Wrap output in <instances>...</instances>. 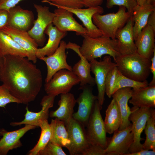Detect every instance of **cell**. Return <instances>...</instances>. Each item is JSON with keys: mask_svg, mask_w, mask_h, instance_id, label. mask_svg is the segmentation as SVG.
<instances>
[{"mask_svg": "<svg viewBox=\"0 0 155 155\" xmlns=\"http://www.w3.org/2000/svg\"><path fill=\"white\" fill-rule=\"evenodd\" d=\"M3 58L0 81L21 103L34 101L42 84L40 69L27 57L8 55Z\"/></svg>", "mask_w": 155, "mask_h": 155, "instance_id": "obj_1", "label": "cell"}, {"mask_svg": "<svg viewBox=\"0 0 155 155\" xmlns=\"http://www.w3.org/2000/svg\"><path fill=\"white\" fill-rule=\"evenodd\" d=\"M113 60L118 71L128 78L142 82L147 80L150 75V59L142 57L137 53L120 55Z\"/></svg>", "mask_w": 155, "mask_h": 155, "instance_id": "obj_2", "label": "cell"}, {"mask_svg": "<svg viewBox=\"0 0 155 155\" xmlns=\"http://www.w3.org/2000/svg\"><path fill=\"white\" fill-rule=\"evenodd\" d=\"M84 39L82 44L79 48L82 55L89 62L107 55L114 59L121 54L117 50V40L105 36L95 38L87 35H82Z\"/></svg>", "mask_w": 155, "mask_h": 155, "instance_id": "obj_3", "label": "cell"}, {"mask_svg": "<svg viewBox=\"0 0 155 155\" xmlns=\"http://www.w3.org/2000/svg\"><path fill=\"white\" fill-rule=\"evenodd\" d=\"M123 6H119L115 13L104 15L96 13L92 17L94 24L98 28L102 35L113 39L115 38L117 31L123 27L131 16Z\"/></svg>", "mask_w": 155, "mask_h": 155, "instance_id": "obj_4", "label": "cell"}, {"mask_svg": "<svg viewBox=\"0 0 155 155\" xmlns=\"http://www.w3.org/2000/svg\"><path fill=\"white\" fill-rule=\"evenodd\" d=\"M102 108L97 99L85 127L90 144L99 145L105 149L107 145V137L100 113Z\"/></svg>", "mask_w": 155, "mask_h": 155, "instance_id": "obj_5", "label": "cell"}, {"mask_svg": "<svg viewBox=\"0 0 155 155\" xmlns=\"http://www.w3.org/2000/svg\"><path fill=\"white\" fill-rule=\"evenodd\" d=\"M80 82L78 78L72 71L63 69L56 72L49 81L45 83L44 89L47 94L56 96L69 92Z\"/></svg>", "mask_w": 155, "mask_h": 155, "instance_id": "obj_6", "label": "cell"}, {"mask_svg": "<svg viewBox=\"0 0 155 155\" xmlns=\"http://www.w3.org/2000/svg\"><path fill=\"white\" fill-rule=\"evenodd\" d=\"M153 108H138L133 106L131 109L129 120L132 122V132L133 142L129 152L131 153L143 150L141 141L143 140L141 134L144 129L147 120L151 115Z\"/></svg>", "mask_w": 155, "mask_h": 155, "instance_id": "obj_7", "label": "cell"}, {"mask_svg": "<svg viewBox=\"0 0 155 155\" xmlns=\"http://www.w3.org/2000/svg\"><path fill=\"white\" fill-rule=\"evenodd\" d=\"M70 143L67 148L71 155H81L90 144L85 126L73 119L65 124Z\"/></svg>", "mask_w": 155, "mask_h": 155, "instance_id": "obj_8", "label": "cell"}, {"mask_svg": "<svg viewBox=\"0 0 155 155\" xmlns=\"http://www.w3.org/2000/svg\"><path fill=\"white\" fill-rule=\"evenodd\" d=\"M89 62L91 71L94 75L95 84L97 86V100L102 106L105 99L104 84L106 76L109 72L116 66V64L112 62L111 57L108 55L104 56L102 60L98 61L94 59Z\"/></svg>", "mask_w": 155, "mask_h": 155, "instance_id": "obj_9", "label": "cell"}, {"mask_svg": "<svg viewBox=\"0 0 155 155\" xmlns=\"http://www.w3.org/2000/svg\"><path fill=\"white\" fill-rule=\"evenodd\" d=\"M132 124L125 129H117L112 137H107V145L105 149L106 155H127L133 142Z\"/></svg>", "mask_w": 155, "mask_h": 155, "instance_id": "obj_10", "label": "cell"}, {"mask_svg": "<svg viewBox=\"0 0 155 155\" xmlns=\"http://www.w3.org/2000/svg\"><path fill=\"white\" fill-rule=\"evenodd\" d=\"M34 6L37 12V18L28 32L38 46H42L46 40L45 30L49 25L53 23L55 14L49 10L48 7L36 4Z\"/></svg>", "mask_w": 155, "mask_h": 155, "instance_id": "obj_11", "label": "cell"}, {"mask_svg": "<svg viewBox=\"0 0 155 155\" xmlns=\"http://www.w3.org/2000/svg\"><path fill=\"white\" fill-rule=\"evenodd\" d=\"M66 45L65 41L61 40L59 47L53 53L39 59L44 61L46 65L47 74L45 83L49 81L54 74L61 70L66 69L72 71V67L67 61L65 53Z\"/></svg>", "mask_w": 155, "mask_h": 155, "instance_id": "obj_12", "label": "cell"}, {"mask_svg": "<svg viewBox=\"0 0 155 155\" xmlns=\"http://www.w3.org/2000/svg\"><path fill=\"white\" fill-rule=\"evenodd\" d=\"M8 35L26 52L27 58L34 63L37 61L36 53L38 45L28 32L6 26L1 30Z\"/></svg>", "mask_w": 155, "mask_h": 155, "instance_id": "obj_13", "label": "cell"}, {"mask_svg": "<svg viewBox=\"0 0 155 155\" xmlns=\"http://www.w3.org/2000/svg\"><path fill=\"white\" fill-rule=\"evenodd\" d=\"M91 86L87 85L79 88L82 92L76 99L78 109L73 115V118L85 127L93 109L97 97L92 92Z\"/></svg>", "mask_w": 155, "mask_h": 155, "instance_id": "obj_14", "label": "cell"}, {"mask_svg": "<svg viewBox=\"0 0 155 155\" xmlns=\"http://www.w3.org/2000/svg\"><path fill=\"white\" fill-rule=\"evenodd\" d=\"M57 8L54 11L53 25L61 31L74 32L77 35H87L86 28L75 20L71 12L63 8Z\"/></svg>", "mask_w": 155, "mask_h": 155, "instance_id": "obj_15", "label": "cell"}, {"mask_svg": "<svg viewBox=\"0 0 155 155\" xmlns=\"http://www.w3.org/2000/svg\"><path fill=\"white\" fill-rule=\"evenodd\" d=\"M55 96L48 94L44 96L40 103L42 106L41 110L38 112L31 111L29 110L28 107H26L24 119L20 122H11L10 123V125L12 126H16L22 124H28L39 127L42 121L48 119L49 116V109L53 106Z\"/></svg>", "mask_w": 155, "mask_h": 155, "instance_id": "obj_16", "label": "cell"}, {"mask_svg": "<svg viewBox=\"0 0 155 155\" xmlns=\"http://www.w3.org/2000/svg\"><path fill=\"white\" fill-rule=\"evenodd\" d=\"M60 7L66 9L75 14L82 22L87 31V35L95 38L101 36L102 34L98 28L94 24L92 17L96 13L102 14L104 12V9L100 6L88 7L86 9L71 8L61 6Z\"/></svg>", "mask_w": 155, "mask_h": 155, "instance_id": "obj_17", "label": "cell"}, {"mask_svg": "<svg viewBox=\"0 0 155 155\" xmlns=\"http://www.w3.org/2000/svg\"><path fill=\"white\" fill-rule=\"evenodd\" d=\"M37 127L25 125L24 127L16 130L9 131L4 129H0V155H6L9 151L21 147L22 144L20 139L29 131Z\"/></svg>", "mask_w": 155, "mask_h": 155, "instance_id": "obj_18", "label": "cell"}, {"mask_svg": "<svg viewBox=\"0 0 155 155\" xmlns=\"http://www.w3.org/2000/svg\"><path fill=\"white\" fill-rule=\"evenodd\" d=\"M133 20L132 16L125 25L116 32L117 50L121 55L131 54L137 53L133 33Z\"/></svg>", "mask_w": 155, "mask_h": 155, "instance_id": "obj_19", "label": "cell"}, {"mask_svg": "<svg viewBox=\"0 0 155 155\" xmlns=\"http://www.w3.org/2000/svg\"><path fill=\"white\" fill-rule=\"evenodd\" d=\"M8 13L7 26L27 32L32 27L35 20L31 11L23 9L18 5L10 8Z\"/></svg>", "mask_w": 155, "mask_h": 155, "instance_id": "obj_20", "label": "cell"}, {"mask_svg": "<svg viewBox=\"0 0 155 155\" xmlns=\"http://www.w3.org/2000/svg\"><path fill=\"white\" fill-rule=\"evenodd\" d=\"M80 46L75 43L72 44L70 46V49L76 53L80 58L72 67V70L79 79V88L87 85L92 86L95 84L94 78L91 74L90 62L80 53Z\"/></svg>", "mask_w": 155, "mask_h": 155, "instance_id": "obj_21", "label": "cell"}, {"mask_svg": "<svg viewBox=\"0 0 155 155\" xmlns=\"http://www.w3.org/2000/svg\"><path fill=\"white\" fill-rule=\"evenodd\" d=\"M155 31L149 25L142 30L134 40L137 53L142 57L150 59L155 45Z\"/></svg>", "mask_w": 155, "mask_h": 155, "instance_id": "obj_22", "label": "cell"}, {"mask_svg": "<svg viewBox=\"0 0 155 155\" xmlns=\"http://www.w3.org/2000/svg\"><path fill=\"white\" fill-rule=\"evenodd\" d=\"M67 32L61 31L50 24L46 29L44 34L49 36L46 44L43 47L37 49L36 55L37 58L50 56L59 47L61 40L67 34Z\"/></svg>", "mask_w": 155, "mask_h": 155, "instance_id": "obj_23", "label": "cell"}, {"mask_svg": "<svg viewBox=\"0 0 155 155\" xmlns=\"http://www.w3.org/2000/svg\"><path fill=\"white\" fill-rule=\"evenodd\" d=\"M132 89L130 88L119 89L115 91L112 96L115 99L120 111L121 118L119 130L124 129L131 123L129 120V116L132 112L128 105V102L131 97Z\"/></svg>", "mask_w": 155, "mask_h": 155, "instance_id": "obj_24", "label": "cell"}, {"mask_svg": "<svg viewBox=\"0 0 155 155\" xmlns=\"http://www.w3.org/2000/svg\"><path fill=\"white\" fill-rule=\"evenodd\" d=\"M129 101L133 106L137 108H155V85L132 89L131 97Z\"/></svg>", "mask_w": 155, "mask_h": 155, "instance_id": "obj_25", "label": "cell"}, {"mask_svg": "<svg viewBox=\"0 0 155 155\" xmlns=\"http://www.w3.org/2000/svg\"><path fill=\"white\" fill-rule=\"evenodd\" d=\"M76 103V99L73 94L69 92L61 94L58 102L59 107L56 110L51 111L49 116L62 121L65 124L73 117Z\"/></svg>", "mask_w": 155, "mask_h": 155, "instance_id": "obj_26", "label": "cell"}, {"mask_svg": "<svg viewBox=\"0 0 155 155\" xmlns=\"http://www.w3.org/2000/svg\"><path fill=\"white\" fill-rule=\"evenodd\" d=\"M155 10V5L146 2L138 5L132 15L133 20V33L134 40L146 25L149 16Z\"/></svg>", "mask_w": 155, "mask_h": 155, "instance_id": "obj_27", "label": "cell"}, {"mask_svg": "<svg viewBox=\"0 0 155 155\" xmlns=\"http://www.w3.org/2000/svg\"><path fill=\"white\" fill-rule=\"evenodd\" d=\"M50 125L51 131L50 141L62 147L67 148L70 144V141L64 122L55 118L52 119Z\"/></svg>", "mask_w": 155, "mask_h": 155, "instance_id": "obj_28", "label": "cell"}, {"mask_svg": "<svg viewBox=\"0 0 155 155\" xmlns=\"http://www.w3.org/2000/svg\"><path fill=\"white\" fill-rule=\"evenodd\" d=\"M104 121L106 133L111 134L119 129L121 121V113L117 103L113 98L105 112Z\"/></svg>", "mask_w": 155, "mask_h": 155, "instance_id": "obj_29", "label": "cell"}, {"mask_svg": "<svg viewBox=\"0 0 155 155\" xmlns=\"http://www.w3.org/2000/svg\"><path fill=\"white\" fill-rule=\"evenodd\" d=\"M0 55L27 57L25 51L8 35L0 30Z\"/></svg>", "mask_w": 155, "mask_h": 155, "instance_id": "obj_30", "label": "cell"}, {"mask_svg": "<svg viewBox=\"0 0 155 155\" xmlns=\"http://www.w3.org/2000/svg\"><path fill=\"white\" fill-rule=\"evenodd\" d=\"M39 127L41 129L39 139L35 146L29 151V155H38L39 152L43 149L50 141L51 131L48 120L42 121L40 123Z\"/></svg>", "mask_w": 155, "mask_h": 155, "instance_id": "obj_31", "label": "cell"}, {"mask_svg": "<svg viewBox=\"0 0 155 155\" xmlns=\"http://www.w3.org/2000/svg\"><path fill=\"white\" fill-rule=\"evenodd\" d=\"M146 139L142 144L144 149L155 150V110L152 109L144 128Z\"/></svg>", "mask_w": 155, "mask_h": 155, "instance_id": "obj_32", "label": "cell"}, {"mask_svg": "<svg viewBox=\"0 0 155 155\" xmlns=\"http://www.w3.org/2000/svg\"><path fill=\"white\" fill-rule=\"evenodd\" d=\"M148 84L147 80L139 82L125 77L118 70L115 92L118 90L122 88L128 87L135 89L146 86L148 85Z\"/></svg>", "mask_w": 155, "mask_h": 155, "instance_id": "obj_33", "label": "cell"}, {"mask_svg": "<svg viewBox=\"0 0 155 155\" xmlns=\"http://www.w3.org/2000/svg\"><path fill=\"white\" fill-rule=\"evenodd\" d=\"M118 69L115 66L108 74L105 82V93L107 96L111 98L115 92L117 83Z\"/></svg>", "mask_w": 155, "mask_h": 155, "instance_id": "obj_34", "label": "cell"}, {"mask_svg": "<svg viewBox=\"0 0 155 155\" xmlns=\"http://www.w3.org/2000/svg\"><path fill=\"white\" fill-rule=\"evenodd\" d=\"M42 1L56 7L61 6L77 9L81 8L84 7L82 0H43Z\"/></svg>", "mask_w": 155, "mask_h": 155, "instance_id": "obj_35", "label": "cell"}, {"mask_svg": "<svg viewBox=\"0 0 155 155\" xmlns=\"http://www.w3.org/2000/svg\"><path fill=\"white\" fill-rule=\"evenodd\" d=\"M138 5L136 0H106V7L108 8L116 5L123 6L131 16Z\"/></svg>", "mask_w": 155, "mask_h": 155, "instance_id": "obj_36", "label": "cell"}, {"mask_svg": "<svg viewBox=\"0 0 155 155\" xmlns=\"http://www.w3.org/2000/svg\"><path fill=\"white\" fill-rule=\"evenodd\" d=\"M11 103H21L11 94L4 84H0V107L5 108L7 104Z\"/></svg>", "mask_w": 155, "mask_h": 155, "instance_id": "obj_37", "label": "cell"}, {"mask_svg": "<svg viewBox=\"0 0 155 155\" xmlns=\"http://www.w3.org/2000/svg\"><path fill=\"white\" fill-rule=\"evenodd\" d=\"M62 147L49 141L38 155H66Z\"/></svg>", "mask_w": 155, "mask_h": 155, "instance_id": "obj_38", "label": "cell"}, {"mask_svg": "<svg viewBox=\"0 0 155 155\" xmlns=\"http://www.w3.org/2000/svg\"><path fill=\"white\" fill-rule=\"evenodd\" d=\"M81 155H106L105 149L99 145L90 144Z\"/></svg>", "mask_w": 155, "mask_h": 155, "instance_id": "obj_39", "label": "cell"}, {"mask_svg": "<svg viewBox=\"0 0 155 155\" xmlns=\"http://www.w3.org/2000/svg\"><path fill=\"white\" fill-rule=\"evenodd\" d=\"M23 0H0V9L8 11L11 8L16 6Z\"/></svg>", "mask_w": 155, "mask_h": 155, "instance_id": "obj_40", "label": "cell"}, {"mask_svg": "<svg viewBox=\"0 0 155 155\" xmlns=\"http://www.w3.org/2000/svg\"><path fill=\"white\" fill-rule=\"evenodd\" d=\"M8 11L0 9V30L7 26L8 21Z\"/></svg>", "mask_w": 155, "mask_h": 155, "instance_id": "obj_41", "label": "cell"}, {"mask_svg": "<svg viewBox=\"0 0 155 155\" xmlns=\"http://www.w3.org/2000/svg\"><path fill=\"white\" fill-rule=\"evenodd\" d=\"M151 64L150 67V71L152 74V78L148 85H155V48L153 51V55L150 59Z\"/></svg>", "mask_w": 155, "mask_h": 155, "instance_id": "obj_42", "label": "cell"}, {"mask_svg": "<svg viewBox=\"0 0 155 155\" xmlns=\"http://www.w3.org/2000/svg\"><path fill=\"white\" fill-rule=\"evenodd\" d=\"M84 7H94L100 6L103 0H82Z\"/></svg>", "mask_w": 155, "mask_h": 155, "instance_id": "obj_43", "label": "cell"}, {"mask_svg": "<svg viewBox=\"0 0 155 155\" xmlns=\"http://www.w3.org/2000/svg\"><path fill=\"white\" fill-rule=\"evenodd\" d=\"M155 150L143 149L138 152L129 153L127 155H155Z\"/></svg>", "mask_w": 155, "mask_h": 155, "instance_id": "obj_44", "label": "cell"}, {"mask_svg": "<svg viewBox=\"0 0 155 155\" xmlns=\"http://www.w3.org/2000/svg\"><path fill=\"white\" fill-rule=\"evenodd\" d=\"M147 25L152 27L155 31V10L153 11L149 15Z\"/></svg>", "mask_w": 155, "mask_h": 155, "instance_id": "obj_45", "label": "cell"}, {"mask_svg": "<svg viewBox=\"0 0 155 155\" xmlns=\"http://www.w3.org/2000/svg\"><path fill=\"white\" fill-rule=\"evenodd\" d=\"M3 58L0 55V75L2 66L3 64Z\"/></svg>", "mask_w": 155, "mask_h": 155, "instance_id": "obj_46", "label": "cell"}, {"mask_svg": "<svg viewBox=\"0 0 155 155\" xmlns=\"http://www.w3.org/2000/svg\"><path fill=\"white\" fill-rule=\"evenodd\" d=\"M138 5H142L146 2L145 0H136Z\"/></svg>", "mask_w": 155, "mask_h": 155, "instance_id": "obj_47", "label": "cell"}, {"mask_svg": "<svg viewBox=\"0 0 155 155\" xmlns=\"http://www.w3.org/2000/svg\"><path fill=\"white\" fill-rule=\"evenodd\" d=\"M147 3L155 5V0H145Z\"/></svg>", "mask_w": 155, "mask_h": 155, "instance_id": "obj_48", "label": "cell"}, {"mask_svg": "<svg viewBox=\"0 0 155 155\" xmlns=\"http://www.w3.org/2000/svg\"></svg>", "mask_w": 155, "mask_h": 155, "instance_id": "obj_49", "label": "cell"}]
</instances>
